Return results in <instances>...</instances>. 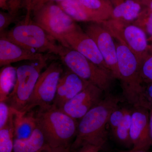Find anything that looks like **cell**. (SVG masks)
I'll use <instances>...</instances> for the list:
<instances>
[{"instance_id":"cell-2","label":"cell","mask_w":152,"mask_h":152,"mask_svg":"<svg viewBox=\"0 0 152 152\" xmlns=\"http://www.w3.org/2000/svg\"><path fill=\"white\" fill-rule=\"evenodd\" d=\"M116 46L119 80L123 95L134 107L142 106L149 110L152 106L146 96L145 88L141 78L140 60L124 44L118 41Z\"/></svg>"},{"instance_id":"cell-30","label":"cell","mask_w":152,"mask_h":152,"mask_svg":"<svg viewBox=\"0 0 152 152\" xmlns=\"http://www.w3.org/2000/svg\"><path fill=\"white\" fill-rule=\"evenodd\" d=\"M16 15L1 12L0 13V32L4 34V31L15 20Z\"/></svg>"},{"instance_id":"cell-13","label":"cell","mask_w":152,"mask_h":152,"mask_svg":"<svg viewBox=\"0 0 152 152\" xmlns=\"http://www.w3.org/2000/svg\"><path fill=\"white\" fill-rule=\"evenodd\" d=\"M132 110L130 137L134 151H148L151 148L149 129V110L142 106Z\"/></svg>"},{"instance_id":"cell-8","label":"cell","mask_w":152,"mask_h":152,"mask_svg":"<svg viewBox=\"0 0 152 152\" xmlns=\"http://www.w3.org/2000/svg\"><path fill=\"white\" fill-rule=\"evenodd\" d=\"M63 72L61 64L53 62L41 74L23 113L31 111L36 107H38L39 109H45L53 104Z\"/></svg>"},{"instance_id":"cell-20","label":"cell","mask_w":152,"mask_h":152,"mask_svg":"<svg viewBox=\"0 0 152 152\" xmlns=\"http://www.w3.org/2000/svg\"><path fill=\"white\" fill-rule=\"evenodd\" d=\"M88 11L97 19L99 23L111 18L113 6L111 0H79Z\"/></svg>"},{"instance_id":"cell-10","label":"cell","mask_w":152,"mask_h":152,"mask_svg":"<svg viewBox=\"0 0 152 152\" xmlns=\"http://www.w3.org/2000/svg\"><path fill=\"white\" fill-rule=\"evenodd\" d=\"M85 31L96 43L113 77L119 79L116 46L111 34L102 23H91Z\"/></svg>"},{"instance_id":"cell-18","label":"cell","mask_w":152,"mask_h":152,"mask_svg":"<svg viewBox=\"0 0 152 152\" xmlns=\"http://www.w3.org/2000/svg\"><path fill=\"white\" fill-rule=\"evenodd\" d=\"M48 145L42 132L37 126L28 137L14 139L13 152H39Z\"/></svg>"},{"instance_id":"cell-7","label":"cell","mask_w":152,"mask_h":152,"mask_svg":"<svg viewBox=\"0 0 152 152\" xmlns=\"http://www.w3.org/2000/svg\"><path fill=\"white\" fill-rule=\"evenodd\" d=\"M34 14V21L63 46L68 48L65 35L76 26L75 20L58 4L49 3Z\"/></svg>"},{"instance_id":"cell-16","label":"cell","mask_w":152,"mask_h":152,"mask_svg":"<svg viewBox=\"0 0 152 152\" xmlns=\"http://www.w3.org/2000/svg\"><path fill=\"white\" fill-rule=\"evenodd\" d=\"M113 11L110 19L134 24L146 10L142 0H111Z\"/></svg>"},{"instance_id":"cell-1","label":"cell","mask_w":152,"mask_h":152,"mask_svg":"<svg viewBox=\"0 0 152 152\" xmlns=\"http://www.w3.org/2000/svg\"><path fill=\"white\" fill-rule=\"evenodd\" d=\"M121 101L116 96L107 94L79 120L77 135L71 145V152L89 144L104 147L107 140L106 125L110 115L118 107Z\"/></svg>"},{"instance_id":"cell-31","label":"cell","mask_w":152,"mask_h":152,"mask_svg":"<svg viewBox=\"0 0 152 152\" xmlns=\"http://www.w3.org/2000/svg\"><path fill=\"white\" fill-rule=\"evenodd\" d=\"M103 147L93 145H86L73 152H100Z\"/></svg>"},{"instance_id":"cell-6","label":"cell","mask_w":152,"mask_h":152,"mask_svg":"<svg viewBox=\"0 0 152 152\" xmlns=\"http://www.w3.org/2000/svg\"><path fill=\"white\" fill-rule=\"evenodd\" d=\"M48 59L36 64L24 65L17 69V80L13 90L5 101L11 107L23 113L32 94L42 71L47 66Z\"/></svg>"},{"instance_id":"cell-28","label":"cell","mask_w":152,"mask_h":152,"mask_svg":"<svg viewBox=\"0 0 152 152\" xmlns=\"http://www.w3.org/2000/svg\"><path fill=\"white\" fill-rule=\"evenodd\" d=\"M65 1L66 0H31L28 7L26 8L27 15L26 20H30L31 12L38 10L46 4L51 3H59Z\"/></svg>"},{"instance_id":"cell-15","label":"cell","mask_w":152,"mask_h":152,"mask_svg":"<svg viewBox=\"0 0 152 152\" xmlns=\"http://www.w3.org/2000/svg\"><path fill=\"white\" fill-rule=\"evenodd\" d=\"M50 55H43L25 49L4 37L0 39V66L10 65L23 61H37L48 59Z\"/></svg>"},{"instance_id":"cell-29","label":"cell","mask_w":152,"mask_h":152,"mask_svg":"<svg viewBox=\"0 0 152 152\" xmlns=\"http://www.w3.org/2000/svg\"><path fill=\"white\" fill-rule=\"evenodd\" d=\"M21 0H0V7L9 13L16 15L18 10Z\"/></svg>"},{"instance_id":"cell-32","label":"cell","mask_w":152,"mask_h":152,"mask_svg":"<svg viewBox=\"0 0 152 152\" xmlns=\"http://www.w3.org/2000/svg\"><path fill=\"white\" fill-rule=\"evenodd\" d=\"M39 152H71V146L52 148L48 145Z\"/></svg>"},{"instance_id":"cell-3","label":"cell","mask_w":152,"mask_h":152,"mask_svg":"<svg viewBox=\"0 0 152 152\" xmlns=\"http://www.w3.org/2000/svg\"><path fill=\"white\" fill-rule=\"evenodd\" d=\"M35 116L48 145L52 148L71 146L77 135V120L53 105L39 109Z\"/></svg>"},{"instance_id":"cell-11","label":"cell","mask_w":152,"mask_h":152,"mask_svg":"<svg viewBox=\"0 0 152 152\" xmlns=\"http://www.w3.org/2000/svg\"><path fill=\"white\" fill-rule=\"evenodd\" d=\"M64 38L68 48L77 51L95 64L111 73L94 41L78 26L76 25L65 35Z\"/></svg>"},{"instance_id":"cell-39","label":"cell","mask_w":152,"mask_h":152,"mask_svg":"<svg viewBox=\"0 0 152 152\" xmlns=\"http://www.w3.org/2000/svg\"></svg>"},{"instance_id":"cell-9","label":"cell","mask_w":152,"mask_h":152,"mask_svg":"<svg viewBox=\"0 0 152 152\" xmlns=\"http://www.w3.org/2000/svg\"><path fill=\"white\" fill-rule=\"evenodd\" d=\"M102 23L114 38L124 44L138 58L140 62L148 53L147 34L140 27L133 23H125L110 19Z\"/></svg>"},{"instance_id":"cell-33","label":"cell","mask_w":152,"mask_h":152,"mask_svg":"<svg viewBox=\"0 0 152 152\" xmlns=\"http://www.w3.org/2000/svg\"><path fill=\"white\" fill-rule=\"evenodd\" d=\"M145 94L147 99L152 106V83L148 84L145 88Z\"/></svg>"},{"instance_id":"cell-19","label":"cell","mask_w":152,"mask_h":152,"mask_svg":"<svg viewBox=\"0 0 152 152\" xmlns=\"http://www.w3.org/2000/svg\"><path fill=\"white\" fill-rule=\"evenodd\" d=\"M57 4L75 21L99 23L79 0H66Z\"/></svg>"},{"instance_id":"cell-23","label":"cell","mask_w":152,"mask_h":152,"mask_svg":"<svg viewBox=\"0 0 152 152\" xmlns=\"http://www.w3.org/2000/svg\"><path fill=\"white\" fill-rule=\"evenodd\" d=\"M14 139L12 113L8 124L0 129V152H13Z\"/></svg>"},{"instance_id":"cell-25","label":"cell","mask_w":152,"mask_h":152,"mask_svg":"<svg viewBox=\"0 0 152 152\" xmlns=\"http://www.w3.org/2000/svg\"><path fill=\"white\" fill-rule=\"evenodd\" d=\"M134 24L142 29L152 41V11L147 9Z\"/></svg>"},{"instance_id":"cell-22","label":"cell","mask_w":152,"mask_h":152,"mask_svg":"<svg viewBox=\"0 0 152 152\" xmlns=\"http://www.w3.org/2000/svg\"><path fill=\"white\" fill-rule=\"evenodd\" d=\"M131 121L132 110L126 109L121 124L112 133L114 139L119 144L126 148H132L130 137Z\"/></svg>"},{"instance_id":"cell-14","label":"cell","mask_w":152,"mask_h":152,"mask_svg":"<svg viewBox=\"0 0 152 152\" xmlns=\"http://www.w3.org/2000/svg\"><path fill=\"white\" fill-rule=\"evenodd\" d=\"M90 83L70 70L62 74L58 84L53 105L61 108L67 102L86 89Z\"/></svg>"},{"instance_id":"cell-38","label":"cell","mask_w":152,"mask_h":152,"mask_svg":"<svg viewBox=\"0 0 152 152\" xmlns=\"http://www.w3.org/2000/svg\"><path fill=\"white\" fill-rule=\"evenodd\" d=\"M150 49H151V50H152V43L151 45V46H150Z\"/></svg>"},{"instance_id":"cell-12","label":"cell","mask_w":152,"mask_h":152,"mask_svg":"<svg viewBox=\"0 0 152 152\" xmlns=\"http://www.w3.org/2000/svg\"><path fill=\"white\" fill-rule=\"evenodd\" d=\"M104 92L90 83L84 90L68 101L59 109L69 116L80 120L103 99Z\"/></svg>"},{"instance_id":"cell-17","label":"cell","mask_w":152,"mask_h":152,"mask_svg":"<svg viewBox=\"0 0 152 152\" xmlns=\"http://www.w3.org/2000/svg\"><path fill=\"white\" fill-rule=\"evenodd\" d=\"M12 109L14 138L21 139L28 137L37 126L35 113L31 111L21 113Z\"/></svg>"},{"instance_id":"cell-26","label":"cell","mask_w":152,"mask_h":152,"mask_svg":"<svg viewBox=\"0 0 152 152\" xmlns=\"http://www.w3.org/2000/svg\"><path fill=\"white\" fill-rule=\"evenodd\" d=\"M126 108H118V107L113 111L110 115L108 124L112 131L115 130L122 122Z\"/></svg>"},{"instance_id":"cell-4","label":"cell","mask_w":152,"mask_h":152,"mask_svg":"<svg viewBox=\"0 0 152 152\" xmlns=\"http://www.w3.org/2000/svg\"><path fill=\"white\" fill-rule=\"evenodd\" d=\"M14 43L32 51L59 55L64 46L42 28L34 23L26 22L15 26L5 34L1 35Z\"/></svg>"},{"instance_id":"cell-27","label":"cell","mask_w":152,"mask_h":152,"mask_svg":"<svg viewBox=\"0 0 152 152\" xmlns=\"http://www.w3.org/2000/svg\"><path fill=\"white\" fill-rule=\"evenodd\" d=\"M12 113V109L5 101H0V129L8 124Z\"/></svg>"},{"instance_id":"cell-35","label":"cell","mask_w":152,"mask_h":152,"mask_svg":"<svg viewBox=\"0 0 152 152\" xmlns=\"http://www.w3.org/2000/svg\"><path fill=\"white\" fill-rule=\"evenodd\" d=\"M142 2L147 9L152 11V0H142Z\"/></svg>"},{"instance_id":"cell-37","label":"cell","mask_w":152,"mask_h":152,"mask_svg":"<svg viewBox=\"0 0 152 152\" xmlns=\"http://www.w3.org/2000/svg\"><path fill=\"white\" fill-rule=\"evenodd\" d=\"M122 152H148V151H134V150L131 149L129 151H124Z\"/></svg>"},{"instance_id":"cell-34","label":"cell","mask_w":152,"mask_h":152,"mask_svg":"<svg viewBox=\"0 0 152 152\" xmlns=\"http://www.w3.org/2000/svg\"><path fill=\"white\" fill-rule=\"evenodd\" d=\"M149 129L150 137L151 140V148H152V107L149 109Z\"/></svg>"},{"instance_id":"cell-5","label":"cell","mask_w":152,"mask_h":152,"mask_svg":"<svg viewBox=\"0 0 152 152\" xmlns=\"http://www.w3.org/2000/svg\"><path fill=\"white\" fill-rule=\"evenodd\" d=\"M59 56L69 70L108 94L114 79L111 74L73 49L64 47Z\"/></svg>"},{"instance_id":"cell-21","label":"cell","mask_w":152,"mask_h":152,"mask_svg":"<svg viewBox=\"0 0 152 152\" xmlns=\"http://www.w3.org/2000/svg\"><path fill=\"white\" fill-rule=\"evenodd\" d=\"M17 80V69L4 66L0 73V101H5L13 90Z\"/></svg>"},{"instance_id":"cell-24","label":"cell","mask_w":152,"mask_h":152,"mask_svg":"<svg viewBox=\"0 0 152 152\" xmlns=\"http://www.w3.org/2000/svg\"><path fill=\"white\" fill-rule=\"evenodd\" d=\"M140 75L143 83H152V50L150 49L148 53L141 62Z\"/></svg>"},{"instance_id":"cell-36","label":"cell","mask_w":152,"mask_h":152,"mask_svg":"<svg viewBox=\"0 0 152 152\" xmlns=\"http://www.w3.org/2000/svg\"><path fill=\"white\" fill-rule=\"evenodd\" d=\"M31 0H24V4L25 7L26 8L28 7L29 5L30 2H31Z\"/></svg>"}]
</instances>
